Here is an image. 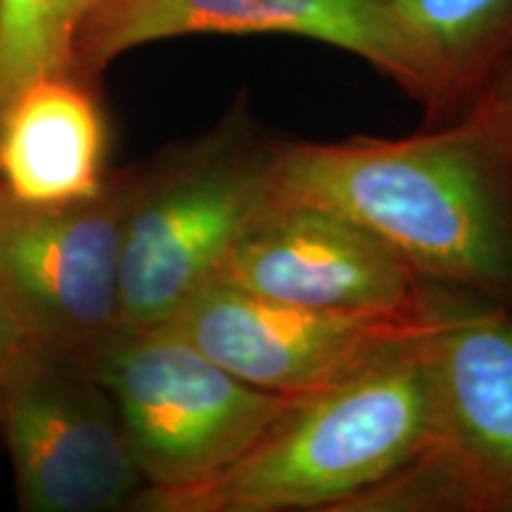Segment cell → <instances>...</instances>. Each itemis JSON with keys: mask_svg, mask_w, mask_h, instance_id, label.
I'll return each instance as SVG.
<instances>
[{"mask_svg": "<svg viewBox=\"0 0 512 512\" xmlns=\"http://www.w3.org/2000/svg\"><path fill=\"white\" fill-rule=\"evenodd\" d=\"M216 280L313 309L418 311L420 275L347 216L268 197Z\"/></svg>", "mask_w": 512, "mask_h": 512, "instance_id": "9c48e42d", "label": "cell"}, {"mask_svg": "<svg viewBox=\"0 0 512 512\" xmlns=\"http://www.w3.org/2000/svg\"><path fill=\"white\" fill-rule=\"evenodd\" d=\"M472 114L512 140V67L486 86L482 98L472 107Z\"/></svg>", "mask_w": 512, "mask_h": 512, "instance_id": "5bb4252c", "label": "cell"}, {"mask_svg": "<svg viewBox=\"0 0 512 512\" xmlns=\"http://www.w3.org/2000/svg\"><path fill=\"white\" fill-rule=\"evenodd\" d=\"M425 339L437 446L427 463L484 501H512V320L496 311L437 309Z\"/></svg>", "mask_w": 512, "mask_h": 512, "instance_id": "30bf717a", "label": "cell"}, {"mask_svg": "<svg viewBox=\"0 0 512 512\" xmlns=\"http://www.w3.org/2000/svg\"><path fill=\"white\" fill-rule=\"evenodd\" d=\"M425 339L318 392L297 396L271 430L219 477L174 494L143 491L133 510L320 508L349 501L408 465L425 463L439 434Z\"/></svg>", "mask_w": 512, "mask_h": 512, "instance_id": "7a4b0ae2", "label": "cell"}, {"mask_svg": "<svg viewBox=\"0 0 512 512\" xmlns=\"http://www.w3.org/2000/svg\"><path fill=\"white\" fill-rule=\"evenodd\" d=\"M190 34H292L349 50L434 112L446 105L437 62L399 0H88L74 64L98 79L121 53Z\"/></svg>", "mask_w": 512, "mask_h": 512, "instance_id": "52a82bcc", "label": "cell"}, {"mask_svg": "<svg viewBox=\"0 0 512 512\" xmlns=\"http://www.w3.org/2000/svg\"><path fill=\"white\" fill-rule=\"evenodd\" d=\"M399 8L437 62L446 105L489 81L512 50V0H399Z\"/></svg>", "mask_w": 512, "mask_h": 512, "instance_id": "7c38bea8", "label": "cell"}, {"mask_svg": "<svg viewBox=\"0 0 512 512\" xmlns=\"http://www.w3.org/2000/svg\"><path fill=\"white\" fill-rule=\"evenodd\" d=\"M271 197L347 216L420 278L512 287V140L472 112L413 138L275 145Z\"/></svg>", "mask_w": 512, "mask_h": 512, "instance_id": "6da1fadb", "label": "cell"}, {"mask_svg": "<svg viewBox=\"0 0 512 512\" xmlns=\"http://www.w3.org/2000/svg\"><path fill=\"white\" fill-rule=\"evenodd\" d=\"M98 79L53 74L24 88L0 124V197L64 207L98 197L110 181V128Z\"/></svg>", "mask_w": 512, "mask_h": 512, "instance_id": "8fae6325", "label": "cell"}, {"mask_svg": "<svg viewBox=\"0 0 512 512\" xmlns=\"http://www.w3.org/2000/svg\"><path fill=\"white\" fill-rule=\"evenodd\" d=\"M273 152L235 110L216 131L140 166L121 254L124 330L159 328L219 278L271 197Z\"/></svg>", "mask_w": 512, "mask_h": 512, "instance_id": "3957f363", "label": "cell"}, {"mask_svg": "<svg viewBox=\"0 0 512 512\" xmlns=\"http://www.w3.org/2000/svg\"><path fill=\"white\" fill-rule=\"evenodd\" d=\"M91 366L117 401L147 494L219 477L297 399L240 380L166 328L121 330Z\"/></svg>", "mask_w": 512, "mask_h": 512, "instance_id": "277c9868", "label": "cell"}, {"mask_svg": "<svg viewBox=\"0 0 512 512\" xmlns=\"http://www.w3.org/2000/svg\"><path fill=\"white\" fill-rule=\"evenodd\" d=\"M24 342H29L27 330L10 316L3 304H0V377H3L5 368H8L10 358L17 354Z\"/></svg>", "mask_w": 512, "mask_h": 512, "instance_id": "9a60e30c", "label": "cell"}, {"mask_svg": "<svg viewBox=\"0 0 512 512\" xmlns=\"http://www.w3.org/2000/svg\"><path fill=\"white\" fill-rule=\"evenodd\" d=\"M434 320L430 302L396 313L313 309L211 280L159 328L254 387L304 396L422 342Z\"/></svg>", "mask_w": 512, "mask_h": 512, "instance_id": "ba28073f", "label": "cell"}, {"mask_svg": "<svg viewBox=\"0 0 512 512\" xmlns=\"http://www.w3.org/2000/svg\"><path fill=\"white\" fill-rule=\"evenodd\" d=\"M140 166L64 207L0 197V304L29 339L93 361L124 330L121 254Z\"/></svg>", "mask_w": 512, "mask_h": 512, "instance_id": "8992f818", "label": "cell"}, {"mask_svg": "<svg viewBox=\"0 0 512 512\" xmlns=\"http://www.w3.org/2000/svg\"><path fill=\"white\" fill-rule=\"evenodd\" d=\"M86 8L88 0H0V124L31 83L74 72Z\"/></svg>", "mask_w": 512, "mask_h": 512, "instance_id": "4fadbf2b", "label": "cell"}, {"mask_svg": "<svg viewBox=\"0 0 512 512\" xmlns=\"http://www.w3.org/2000/svg\"><path fill=\"white\" fill-rule=\"evenodd\" d=\"M0 432L22 510H133L147 486L117 401L72 351L19 347L0 377Z\"/></svg>", "mask_w": 512, "mask_h": 512, "instance_id": "5b68a950", "label": "cell"}]
</instances>
